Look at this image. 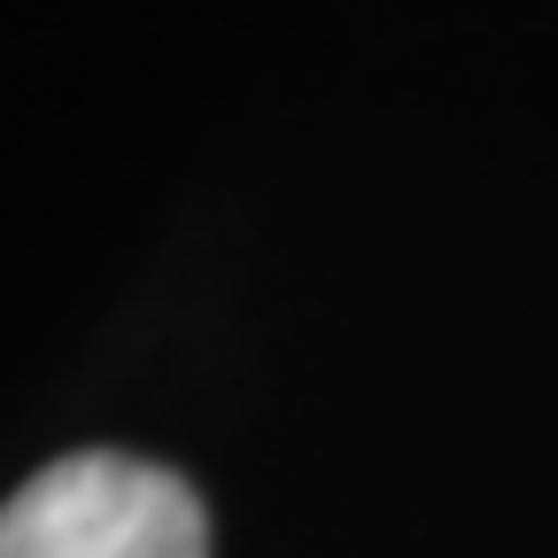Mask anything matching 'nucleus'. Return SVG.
Returning <instances> with one entry per match:
<instances>
[{"instance_id":"1","label":"nucleus","mask_w":558,"mask_h":558,"mask_svg":"<svg viewBox=\"0 0 558 558\" xmlns=\"http://www.w3.org/2000/svg\"><path fill=\"white\" fill-rule=\"evenodd\" d=\"M0 558H209V512L171 465L78 450L0 505Z\"/></svg>"}]
</instances>
